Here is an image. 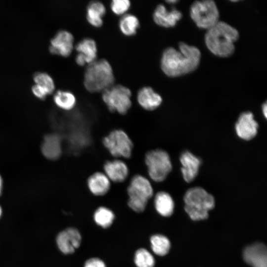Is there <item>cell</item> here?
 <instances>
[{"label": "cell", "mask_w": 267, "mask_h": 267, "mask_svg": "<svg viewBox=\"0 0 267 267\" xmlns=\"http://www.w3.org/2000/svg\"><path fill=\"white\" fill-rule=\"evenodd\" d=\"M33 81L36 84L44 89L49 95L53 93L55 89V85L52 77L44 72H38L33 76Z\"/></svg>", "instance_id": "26"}, {"label": "cell", "mask_w": 267, "mask_h": 267, "mask_svg": "<svg viewBox=\"0 0 267 267\" xmlns=\"http://www.w3.org/2000/svg\"><path fill=\"white\" fill-rule=\"evenodd\" d=\"M183 178L185 181L190 182L197 176L201 163L200 159L191 152L186 151L180 157Z\"/></svg>", "instance_id": "16"}, {"label": "cell", "mask_w": 267, "mask_h": 267, "mask_svg": "<svg viewBox=\"0 0 267 267\" xmlns=\"http://www.w3.org/2000/svg\"><path fill=\"white\" fill-rule=\"evenodd\" d=\"M182 17L180 11L175 8L168 10L163 4L157 5L153 13L154 22L159 26L167 28L175 27Z\"/></svg>", "instance_id": "14"}, {"label": "cell", "mask_w": 267, "mask_h": 267, "mask_svg": "<svg viewBox=\"0 0 267 267\" xmlns=\"http://www.w3.org/2000/svg\"><path fill=\"white\" fill-rule=\"evenodd\" d=\"M131 5L129 0H113L110 3L112 11L118 15H123L126 14Z\"/></svg>", "instance_id": "29"}, {"label": "cell", "mask_w": 267, "mask_h": 267, "mask_svg": "<svg viewBox=\"0 0 267 267\" xmlns=\"http://www.w3.org/2000/svg\"><path fill=\"white\" fill-rule=\"evenodd\" d=\"M145 162L150 178L156 182L165 180L172 169L168 153L162 149L148 151L145 156Z\"/></svg>", "instance_id": "8"}, {"label": "cell", "mask_w": 267, "mask_h": 267, "mask_svg": "<svg viewBox=\"0 0 267 267\" xmlns=\"http://www.w3.org/2000/svg\"><path fill=\"white\" fill-rule=\"evenodd\" d=\"M104 174L110 181L122 182L127 178L129 169L127 165L121 160L107 161L103 167Z\"/></svg>", "instance_id": "17"}, {"label": "cell", "mask_w": 267, "mask_h": 267, "mask_svg": "<svg viewBox=\"0 0 267 267\" xmlns=\"http://www.w3.org/2000/svg\"><path fill=\"white\" fill-rule=\"evenodd\" d=\"M31 91L36 98L41 100L45 99L49 95L44 89L36 84H34L32 87Z\"/></svg>", "instance_id": "30"}, {"label": "cell", "mask_w": 267, "mask_h": 267, "mask_svg": "<svg viewBox=\"0 0 267 267\" xmlns=\"http://www.w3.org/2000/svg\"><path fill=\"white\" fill-rule=\"evenodd\" d=\"M87 184L90 191L96 196L106 194L110 187V180L102 172H96L89 177Z\"/></svg>", "instance_id": "20"}, {"label": "cell", "mask_w": 267, "mask_h": 267, "mask_svg": "<svg viewBox=\"0 0 267 267\" xmlns=\"http://www.w3.org/2000/svg\"><path fill=\"white\" fill-rule=\"evenodd\" d=\"M239 34L237 30L228 23L219 21L207 30L205 43L207 48L215 55L228 57L235 51L234 43Z\"/></svg>", "instance_id": "2"}, {"label": "cell", "mask_w": 267, "mask_h": 267, "mask_svg": "<svg viewBox=\"0 0 267 267\" xmlns=\"http://www.w3.org/2000/svg\"><path fill=\"white\" fill-rule=\"evenodd\" d=\"M258 124L254 120V115L251 112L242 113L235 124V130L237 135L241 138L249 140L257 134Z\"/></svg>", "instance_id": "13"}, {"label": "cell", "mask_w": 267, "mask_h": 267, "mask_svg": "<svg viewBox=\"0 0 267 267\" xmlns=\"http://www.w3.org/2000/svg\"><path fill=\"white\" fill-rule=\"evenodd\" d=\"M134 263L137 267H153L155 260L153 256L146 249L140 248L135 253Z\"/></svg>", "instance_id": "28"}, {"label": "cell", "mask_w": 267, "mask_h": 267, "mask_svg": "<svg viewBox=\"0 0 267 267\" xmlns=\"http://www.w3.org/2000/svg\"><path fill=\"white\" fill-rule=\"evenodd\" d=\"M103 144L115 157L129 158L132 155L133 142L122 130H115L110 132L103 138Z\"/></svg>", "instance_id": "9"}, {"label": "cell", "mask_w": 267, "mask_h": 267, "mask_svg": "<svg viewBox=\"0 0 267 267\" xmlns=\"http://www.w3.org/2000/svg\"><path fill=\"white\" fill-rule=\"evenodd\" d=\"M121 32L125 36L134 35L139 27V21L136 16L126 13L122 16L119 22Z\"/></svg>", "instance_id": "24"}, {"label": "cell", "mask_w": 267, "mask_h": 267, "mask_svg": "<svg viewBox=\"0 0 267 267\" xmlns=\"http://www.w3.org/2000/svg\"><path fill=\"white\" fill-rule=\"evenodd\" d=\"M56 241L60 251L63 254H69L79 247L81 236L77 229L69 227L58 233Z\"/></svg>", "instance_id": "12"}, {"label": "cell", "mask_w": 267, "mask_h": 267, "mask_svg": "<svg viewBox=\"0 0 267 267\" xmlns=\"http://www.w3.org/2000/svg\"><path fill=\"white\" fill-rule=\"evenodd\" d=\"M2 190V179L0 175V195L1 194Z\"/></svg>", "instance_id": "33"}, {"label": "cell", "mask_w": 267, "mask_h": 267, "mask_svg": "<svg viewBox=\"0 0 267 267\" xmlns=\"http://www.w3.org/2000/svg\"><path fill=\"white\" fill-rule=\"evenodd\" d=\"M114 215L110 209L100 207L95 211L94 214V219L95 222L103 228L110 226L113 222Z\"/></svg>", "instance_id": "27"}, {"label": "cell", "mask_w": 267, "mask_h": 267, "mask_svg": "<svg viewBox=\"0 0 267 267\" xmlns=\"http://www.w3.org/2000/svg\"><path fill=\"white\" fill-rule=\"evenodd\" d=\"M42 151L48 159L59 158L62 153L61 140L59 135L55 134L46 135L42 144Z\"/></svg>", "instance_id": "19"}, {"label": "cell", "mask_w": 267, "mask_h": 267, "mask_svg": "<svg viewBox=\"0 0 267 267\" xmlns=\"http://www.w3.org/2000/svg\"><path fill=\"white\" fill-rule=\"evenodd\" d=\"M75 48L78 52L75 61L78 65H87L97 59V45L93 39L84 38L76 44Z\"/></svg>", "instance_id": "11"}, {"label": "cell", "mask_w": 267, "mask_h": 267, "mask_svg": "<svg viewBox=\"0 0 267 267\" xmlns=\"http://www.w3.org/2000/svg\"><path fill=\"white\" fill-rule=\"evenodd\" d=\"M128 205L134 211L143 212L153 193L152 185L145 177L137 175L132 178L127 188Z\"/></svg>", "instance_id": "5"}, {"label": "cell", "mask_w": 267, "mask_h": 267, "mask_svg": "<svg viewBox=\"0 0 267 267\" xmlns=\"http://www.w3.org/2000/svg\"><path fill=\"white\" fill-rule=\"evenodd\" d=\"M53 99L56 105L64 110L72 109L76 104L75 96L69 90H57L54 94Z\"/></svg>", "instance_id": "23"}, {"label": "cell", "mask_w": 267, "mask_h": 267, "mask_svg": "<svg viewBox=\"0 0 267 267\" xmlns=\"http://www.w3.org/2000/svg\"><path fill=\"white\" fill-rule=\"evenodd\" d=\"M243 258L252 267H267V248L263 243H256L246 247Z\"/></svg>", "instance_id": "15"}, {"label": "cell", "mask_w": 267, "mask_h": 267, "mask_svg": "<svg viewBox=\"0 0 267 267\" xmlns=\"http://www.w3.org/2000/svg\"><path fill=\"white\" fill-rule=\"evenodd\" d=\"M115 77L110 63L105 59H96L87 65L84 85L91 93L103 92L114 85Z\"/></svg>", "instance_id": "3"}, {"label": "cell", "mask_w": 267, "mask_h": 267, "mask_svg": "<svg viewBox=\"0 0 267 267\" xmlns=\"http://www.w3.org/2000/svg\"><path fill=\"white\" fill-rule=\"evenodd\" d=\"M151 248L154 253L159 256H164L170 248L169 240L161 234L153 235L150 238Z\"/></svg>", "instance_id": "25"}, {"label": "cell", "mask_w": 267, "mask_h": 267, "mask_svg": "<svg viewBox=\"0 0 267 267\" xmlns=\"http://www.w3.org/2000/svg\"><path fill=\"white\" fill-rule=\"evenodd\" d=\"M84 267H106L104 263L100 259L96 258H90L88 260Z\"/></svg>", "instance_id": "31"}, {"label": "cell", "mask_w": 267, "mask_h": 267, "mask_svg": "<svg viewBox=\"0 0 267 267\" xmlns=\"http://www.w3.org/2000/svg\"><path fill=\"white\" fill-rule=\"evenodd\" d=\"M262 111L263 115L267 118V102H265L262 105Z\"/></svg>", "instance_id": "32"}, {"label": "cell", "mask_w": 267, "mask_h": 267, "mask_svg": "<svg viewBox=\"0 0 267 267\" xmlns=\"http://www.w3.org/2000/svg\"><path fill=\"white\" fill-rule=\"evenodd\" d=\"M2 210L1 206H0V218L2 216Z\"/></svg>", "instance_id": "35"}, {"label": "cell", "mask_w": 267, "mask_h": 267, "mask_svg": "<svg viewBox=\"0 0 267 267\" xmlns=\"http://www.w3.org/2000/svg\"><path fill=\"white\" fill-rule=\"evenodd\" d=\"M189 14L198 28L207 30L220 21L218 7L215 2L212 0L194 1L190 7Z\"/></svg>", "instance_id": "6"}, {"label": "cell", "mask_w": 267, "mask_h": 267, "mask_svg": "<svg viewBox=\"0 0 267 267\" xmlns=\"http://www.w3.org/2000/svg\"><path fill=\"white\" fill-rule=\"evenodd\" d=\"M137 100L144 109L152 111L161 104L162 98L151 87L147 86L142 87L138 90Z\"/></svg>", "instance_id": "18"}, {"label": "cell", "mask_w": 267, "mask_h": 267, "mask_svg": "<svg viewBox=\"0 0 267 267\" xmlns=\"http://www.w3.org/2000/svg\"><path fill=\"white\" fill-rule=\"evenodd\" d=\"M74 36L70 32L60 30L51 39L49 51L53 55L68 57L74 48Z\"/></svg>", "instance_id": "10"}, {"label": "cell", "mask_w": 267, "mask_h": 267, "mask_svg": "<svg viewBox=\"0 0 267 267\" xmlns=\"http://www.w3.org/2000/svg\"><path fill=\"white\" fill-rule=\"evenodd\" d=\"M184 200L186 212L195 221L207 219L208 211L215 206L214 197L200 187L189 189L184 195Z\"/></svg>", "instance_id": "4"}, {"label": "cell", "mask_w": 267, "mask_h": 267, "mask_svg": "<svg viewBox=\"0 0 267 267\" xmlns=\"http://www.w3.org/2000/svg\"><path fill=\"white\" fill-rule=\"evenodd\" d=\"M166 2L170 4H173L174 3L177 2V0H167Z\"/></svg>", "instance_id": "34"}, {"label": "cell", "mask_w": 267, "mask_h": 267, "mask_svg": "<svg viewBox=\"0 0 267 267\" xmlns=\"http://www.w3.org/2000/svg\"><path fill=\"white\" fill-rule=\"evenodd\" d=\"M86 18L91 26L99 28L103 23V17L106 13V7L100 1L89 2L87 7Z\"/></svg>", "instance_id": "21"}, {"label": "cell", "mask_w": 267, "mask_h": 267, "mask_svg": "<svg viewBox=\"0 0 267 267\" xmlns=\"http://www.w3.org/2000/svg\"><path fill=\"white\" fill-rule=\"evenodd\" d=\"M154 204L157 211L163 216H170L173 212L174 201L170 195L166 192L160 191L156 194Z\"/></svg>", "instance_id": "22"}, {"label": "cell", "mask_w": 267, "mask_h": 267, "mask_svg": "<svg viewBox=\"0 0 267 267\" xmlns=\"http://www.w3.org/2000/svg\"><path fill=\"white\" fill-rule=\"evenodd\" d=\"M131 90L121 85H113L102 92V98L108 109L122 115L132 106Z\"/></svg>", "instance_id": "7"}, {"label": "cell", "mask_w": 267, "mask_h": 267, "mask_svg": "<svg viewBox=\"0 0 267 267\" xmlns=\"http://www.w3.org/2000/svg\"><path fill=\"white\" fill-rule=\"evenodd\" d=\"M178 47V49L173 47L166 48L161 56V69L169 77L189 74L198 68L200 62L201 54L197 47L180 42Z\"/></svg>", "instance_id": "1"}]
</instances>
